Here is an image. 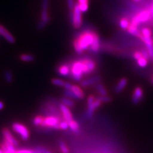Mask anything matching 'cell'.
Segmentation results:
<instances>
[{
	"mask_svg": "<svg viewBox=\"0 0 153 153\" xmlns=\"http://www.w3.org/2000/svg\"><path fill=\"white\" fill-rule=\"evenodd\" d=\"M94 32L85 31L75 40L82 51L87 50L91 45L94 40Z\"/></svg>",
	"mask_w": 153,
	"mask_h": 153,
	"instance_id": "cell-1",
	"label": "cell"
},
{
	"mask_svg": "<svg viewBox=\"0 0 153 153\" xmlns=\"http://www.w3.org/2000/svg\"><path fill=\"white\" fill-rule=\"evenodd\" d=\"M42 12H41V19L38 23L37 28L38 30H42L44 29L48 23L50 22L51 18L49 15V0H42Z\"/></svg>",
	"mask_w": 153,
	"mask_h": 153,
	"instance_id": "cell-2",
	"label": "cell"
},
{
	"mask_svg": "<svg viewBox=\"0 0 153 153\" xmlns=\"http://www.w3.org/2000/svg\"><path fill=\"white\" fill-rule=\"evenodd\" d=\"M84 65L82 60L76 61L71 66V76L75 81H80L84 75Z\"/></svg>",
	"mask_w": 153,
	"mask_h": 153,
	"instance_id": "cell-3",
	"label": "cell"
},
{
	"mask_svg": "<svg viewBox=\"0 0 153 153\" xmlns=\"http://www.w3.org/2000/svg\"><path fill=\"white\" fill-rule=\"evenodd\" d=\"M70 19L75 28H79L82 25V12L80 10L78 3L75 4L74 10L70 13Z\"/></svg>",
	"mask_w": 153,
	"mask_h": 153,
	"instance_id": "cell-4",
	"label": "cell"
},
{
	"mask_svg": "<svg viewBox=\"0 0 153 153\" xmlns=\"http://www.w3.org/2000/svg\"><path fill=\"white\" fill-rule=\"evenodd\" d=\"M60 119L54 116H50L44 117V121L41 124L42 127L54 129V130H60L59 123Z\"/></svg>",
	"mask_w": 153,
	"mask_h": 153,
	"instance_id": "cell-5",
	"label": "cell"
},
{
	"mask_svg": "<svg viewBox=\"0 0 153 153\" xmlns=\"http://www.w3.org/2000/svg\"><path fill=\"white\" fill-rule=\"evenodd\" d=\"M12 127L13 130L19 135L23 140H27L30 138V131L25 125L19 123H14Z\"/></svg>",
	"mask_w": 153,
	"mask_h": 153,
	"instance_id": "cell-6",
	"label": "cell"
},
{
	"mask_svg": "<svg viewBox=\"0 0 153 153\" xmlns=\"http://www.w3.org/2000/svg\"><path fill=\"white\" fill-rule=\"evenodd\" d=\"M151 12L148 10H143L138 13L137 16L134 17L132 19V22L131 25L137 26L139 25L140 23L147 22L151 17Z\"/></svg>",
	"mask_w": 153,
	"mask_h": 153,
	"instance_id": "cell-7",
	"label": "cell"
},
{
	"mask_svg": "<svg viewBox=\"0 0 153 153\" xmlns=\"http://www.w3.org/2000/svg\"><path fill=\"white\" fill-rule=\"evenodd\" d=\"M82 61L84 65V74H89L92 73L93 71L96 69L97 65L95 62L89 58H85L82 59Z\"/></svg>",
	"mask_w": 153,
	"mask_h": 153,
	"instance_id": "cell-8",
	"label": "cell"
},
{
	"mask_svg": "<svg viewBox=\"0 0 153 153\" xmlns=\"http://www.w3.org/2000/svg\"><path fill=\"white\" fill-rule=\"evenodd\" d=\"M0 35H1L10 44H13L16 42V38L8 31L7 28L1 25H0Z\"/></svg>",
	"mask_w": 153,
	"mask_h": 153,
	"instance_id": "cell-9",
	"label": "cell"
},
{
	"mask_svg": "<svg viewBox=\"0 0 153 153\" xmlns=\"http://www.w3.org/2000/svg\"><path fill=\"white\" fill-rule=\"evenodd\" d=\"M2 133L3 135V137L7 141L12 143V145H13L15 147L19 146V142L12 135V134L11 132L10 131L8 128H4L2 130Z\"/></svg>",
	"mask_w": 153,
	"mask_h": 153,
	"instance_id": "cell-10",
	"label": "cell"
},
{
	"mask_svg": "<svg viewBox=\"0 0 153 153\" xmlns=\"http://www.w3.org/2000/svg\"><path fill=\"white\" fill-rule=\"evenodd\" d=\"M59 107L60 111L62 113V115H63V117L64 120L66 121L67 122H68L71 120H72L73 119V116H72V114H71L69 108L65 105L63 103H61L59 105Z\"/></svg>",
	"mask_w": 153,
	"mask_h": 153,
	"instance_id": "cell-11",
	"label": "cell"
},
{
	"mask_svg": "<svg viewBox=\"0 0 153 153\" xmlns=\"http://www.w3.org/2000/svg\"><path fill=\"white\" fill-rule=\"evenodd\" d=\"M102 102L100 101L99 99L97 98V100H95V101L92 105H91L90 106L88 107V108L87 110V112H86V116H87V117L88 118L92 117L93 116L94 112L102 105Z\"/></svg>",
	"mask_w": 153,
	"mask_h": 153,
	"instance_id": "cell-12",
	"label": "cell"
},
{
	"mask_svg": "<svg viewBox=\"0 0 153 153\" xmlns=\"http://www.w3.org/2000/svg\"><path fill=\"white\" fill-rule=\"evenodd\" d=\"M143 96V90L140 87H137L135 90L132 97V102L133 104L138 105L139 103L140 100L142 99Z\"/></svg>",
	"mask_w": 153,
	"mask_h": 153,
	"instance_id": "cell-13",
	"label": "cell"
},
{
	"mask_svg": "<svg viewBox=\"0 0 153 153\" xmlns=\"http://www.w3.org/2000/svg\"><path fill=\"white\" fill-rule=\"evenodd\" d=\"M89 49L91 51L94 52H97L100 51V39L99 36L96 33H94V40L93 42V44L89 47Z\"/></svg>",
	"mask_w": 153,
	"mask_h": 153,
	"instance_id": "cell-14",
	"label": "cell"
},
{
	"mask_svg": "<svg viewBox=\"0 0 153 153\" xmlns=\"http://www.w3.org/2000/svg\"><path fill=\"white\" fill-rule=\"evenodd\" d=\"M57 71H58L59 74L62 76H68L71 72V67H70L68 65L66 64L62 65L57 69Z\"/></svg>",
	"mask_w": 153,
	"mask_h": 153,
	"instance_id": "cell-15",
	"label": "cell"
},
{
	"mask_svg": "<svg viewBox=\"0 0 153 153\" xmlns=\"http://www.w3.org/2000/svg\"><path fill=\"white\" fill-rule=\"evenodd\" d=\"M100 80V78L99 76H94V77L89 78L82 81L80 85L82 87H88L89 85L98 82Z\"/></svg>",
	"mask_w": 153,
	"mask_h": 153,
	"instance_id": "cell-16",
	"label": "cell"
},
{
	"mask_svg": "<svg viewBox=\"0 0 153 153\" xmlns=\"http://www.w3.org/2000/svg\"><path fill=\"white\" fill-rule=\"evenodd\" d=\"M128 84V80L126 78H123L119 81L118 84L116 85V88H115V92L116 93H121L122 91L125 88Z\"/></svg>",
	"mask_w": 153,
	"mask_h": 153,
	"instance_id": "cell-17",
	"label": "cell"
},
{
	"mask_svg": "<svg viewBox=\"0 0 153 153\" xmlns=\"http://www.w3.org/2000/svg\"><path fill=\"white\" fill-rule=\"evenodd\" d=\"M71 90L72 91L78 99L81 100V99H83L84 98L85 94L83 92V91L81 89V88L80 87H79L78 85H73L72 87H71Z\"/></svg>",
	"mask_w": 153,
	"mask_h": 153,
	"instance_id": "cell-18",
	"label": "cell"
},
{
	"mask_svg": "<svg viewBox=\"0 0 153 153\" xmlns=\"http://www.w3.org/2000/svg\"><path fill=\"white\" fill-rule=\"evenodd\" d=\"M20 59L22 62H26V63H31L33 62L35 59V56L30 54H24L20 56Z\"/></svg>",
	"mask_w": 153,
	"mask_h": 153,
	"instance_id": "cell-19",
	"label": "cell"
},
{
	"mask_svg": "<svg viewBox=\"0 0 153 153\" xmlns=\"http://www.w3.org/2000/svg\"><path fill=\"white\" fill-rule=\"evenodd\" d=\"M68 125L69 128H70V130L72 131L74 133H79V125L77 122H76L74 120H71L68 122Z\"/></svg>",
	"mask_w": 153,
	"mask_h": 153,
	"instance_id": "cell-20",
	"label": "cell"
},
{
	"mask_svg": "<svg viewBox=\"0 0 153 153\" xmlns=\"http://www.w3.org/2000/svg\"><path fill=\"white\" fill-rule=\"evenodd\" d=\"M4 77L6 82L8 84H12L13 81V75L10 70H6L4 73Z\"/></svg>",
	"mask_w": 153,
	"mask_h": 153,
	"instance_id": "cell-21",
	"label": "cell"
},
{
	"mask_svg": "<svg viewBox=\"0 0 153 153\" xmlns=\"http://www.w3.org/2000/svg\"><path fill=\"white\" fill-rule=\"evenodd\" d=\"M128 31L129 33H130V34H131L134 36H138L139 38L142 36V34H140L139 31H138L137 26H133L132 25H130V26H129V27L128 28Z\"/></svg>",
	"mask_w": 153,
	"mask_h": 153,
	"instance_id": "cell-22",
	"label": "cell"
},
{
	"mask_svg": "<svg viewBox=\"0 0 153 153\" xmlns=\"http://www.w3.org/2000/svg\"><path fill=\"white\" fill-rule=\"evenodd\" d=\"M130 22L127 18H123L119 22V26L123 30H128V28L130 26Z\"/></svg>",
	"mask_w": 153,
	"mask_h": 153,
	"instance_id": "cell-23",
	"label": "cell"
},
{
	"mask_svg": "<svg viewBox=\"0 0 153 153\" xmlns=\"http://www.w3.org/2000/svg\"><path fill=\"white\" fill-rule=\"evenodd\" d=\"M61 103L64 104L65 105H66V106H67L68 107H70V108H72L74 107L75 105V103L74 101H72V100L69 99V98H61Z\"/></svg>",
	"mask_w": 153,
	"mask_h": 153,
	"instance_id": "cell-24",
	"label": "cell"
},
{
	"mask_svg": "<svg viewBox=\"0 0 153 153\" xmlns=\"http://www.w3.org/2000/svg\"><path fill=\"white\" fill-rule=\"evenodd\" d=\"M59 147L61 150V151L62 152V153H69V149L68 146L66 145V143L63 140H59Z\"/></svg>",
	"mask_w": 153,
	"mask_h": 153,
	"instance_id": "cell-25",
	"label": "cell"
},
{
	"mask_svg": "<svg viewBox=\"0 0 153 153\" xmlns=\"http://www.w3.org/2000/svg\"><path fill=\"white\" fill-rule=\"evenodd\" d=\"M96 88H97L98 92L100 93V96H107V90L105 89L104 86L101 84H98L96 86Z\"/></svg>",
	"mask_w": 153,
	"mask_h": 153,
	"instance_id": "cell-26",
	"label": "cell"
},
{
	"mask_svg": "<svg viewBox=\"0 0 153 153\" xmlns=\"http://www.w3.org/2000/svg\"><path fill=\"white\" fill-rule=\"evenodd\" d=\"M44 117H42V116H37L33 119V124L36 126H41V124L43 123V121H44Z\"/></svg>",
	"mask_w": 153,
	"mask_h": 153,
	"instance_id": "cell-27",
	"label": "cell"
},
{
	"mask_svg": "<svg viewBox=\"0 0 153 153\" xmlns=\"http://www.w3.org/2000/svg\"><path fill=\"white\" fill-rule=\"evenodd\" d=\"M51 82L52 84L57 86H59V87H64L65 84V82L64 80L59 79H57V78L52 79Z\"/></svg>",
	"mask_w": 153,
	"mask_h": 153,
	"instance_id": "cell-28",
	"label": "cell"
},
{
	"mask_svg": "<svg viewBox=\"0 0 153 153\" xmlns=\"http://www.w3.org/2000/svg\"><path fill=\"white\" fill-rule=\"evenodd\" d=\"M64 94L65 97L69 98H72V99H78L77 97H76V95L74 93V92L71 90H66L64 92Z\"/></svg>",
	"mask_w": 153,
	"mask_h": 153,
	"instance_id": "cell-29",
	"label": "cell"
},
{
	"mask_svg": "<svg viewBox=\"0 0 153 153\" xmlns=\"http://www.w3.org/2000/svg\"><path fill=\"white\" fill-rule=\"evenodd\" d=\"M137 63L139 66L142 67V68H144V67H146L147 65V59L144 58L143 57H142L141 58L137 60Z\"/></svg>",
	"mask_w": 153,
	"mask_h": 153,
	"instance_id": "cell-30",
	"label": "cell"
},
{
	"mask_svg": "<svg viewBox=\"0 0 153 153\" xmlns=\"http://www.w3.org/2000/svg\"><path fill=\"white\" fill-rule=\"evenodd\" d=\"M142 35L146 38L151 37V31L149 28H143L142 30Z\"/></svg>",
	"mask_w": 153,
	"mask_h": 153,
	"instance_id": "cell-31",
	"label": "cell"
},
{
	"mask_svg": "<svg viewBox=\"0 0 153 153\" xmlns=\"http://www.w3.org/2000/svg\"><path fill=\"white\" fill-rule=\"evenodd\" d=\"M98 99H99L100 101H101L102 103H108L111 102L112 101V99L110 97H108V96H100V97H98Z\"/></svg>",
	"mask_w": 153,
	"mask_h": 153,
	"instance_id": "cell-32",
	"label": "cell"
},
{
	"mask_svg": "<svg viewBox=\"0 0 153 153\" xmlns=\"http://www.w3.org/2000/svg\"><path fill=\"white\" fill-rule=\"evenodd\" d=\"M59 127H60V130H66L69 128L68 125V123L65 120H63L62 121H60L59 123Z\"/></svg>",
	"mask_w": 153,
	"mask_h": 153,
	"instance_id": "cell-33",
	"label": "cell"
},
{
	"mask_svg": "<svg viewBox=\"0 0 153 153\" xmlns=\"http://www.w3.org/2000/svg\"><path fill=\"white\" fill-rule=\"evenodd\" d=\"M79 9L81 11V12H85L88 11V3H84V4H79Z\"/></svg>",
	"mask_w": 153,
	"mask_h": 153,
	"instance_id": "cell-34",
	"label": "cell"
},
{
	"mask_svg": "<svg viewBox=\"0 0 153 153\" xmlns=\"http://www.w3.org/2000/svg\"><path fill=\"white\" fill-rule=\"evenodd\" d=\"M67 3H68V7L70 10H73L74 7L75 5L74 0H67Z\"/></svg>",
	"mask_w": 153,
	"mask_h": 153,
	"instance_id": "cell-35",
	"label": "cell"
},
{
	"mask_svg": "<svg viewBox=\"0 0 153 153\" xmlns=\"http://www.w3.org/2000/svg\"><path fill=\"white\" fill-rule=\"evenodd\" d=\"M147 48L148 53H149V57H151V59L153 60V45L147 47Z\"/></svg>",
	"mask_w": 153,
	"mask_h": 153,
	"instance_id": "cell-36",
	"label": "cell"
},
{
	"mask_svg": "<svg viewBox=\"0 0 153 153\" xmlns=\"http://www.w3.org/2000/svg\"><path fill=\"white\" fill-rule=\"evenodd\" d=\"M94 101H95V98L94 97V96H91V95L89 96L88 98V107L90 106L91 105H92Z\"/></svg>",
	"mask_w": 153,
	"mask_h": 153,
	"instance_id": "cell-37",
	"label": "cell"
},
{
	"mask_svg": "<svg viewBox=\"0 0 153 153\" xmlns=\"http://www.w3.org/2000/svg\"><path fill=\"white\" fill-rule=\"evenodd\" d=\"M36 149L38 151H39L41 153H52L51 151H49V150H47V149H45V148H44V147H38L36 148Z\"/></svg>",
	"mask_w": 153,
	"mask_h": 153,
	"instance_id": "cell-38",
	"label": "cell"
},
{
	"mask_svg": "<svg viewBox=\"0 0 153 153\" xmlns=\"http://www.w3.org/2000/svg\"><path fill=\"white\" fill-rule=\"evenodd\" d=\"M133 57H134V58H135L137 61L138 59H139L143 56H142L141 52H135V53H134Z\"/></svg>",
	"mask_w": 153,
	"mask_h": 153,
	"instance_id": "cell-39",
	"label": "cell"
},
{
	"mask_svg": "<svg viewBox=\"0 0 153 153\" xmlns=\"http://www.w3.org/2000/svg\"><path fill=\"white\" fill-rule=\"evenodd\" d=\"M142 56L144 57V58L148 59H149V53H148V51H146V50H142Z\"/></svg>",
	"mask_w": 153,
	"mask_h": 153,
	"instance_id": "cell-40",
	"label": "cell"
},
{
	"mask_svg": "<svg viewBox=\"0 0 153 153\" xmlns=\"http://www.w3.org/2000/svg\"><path fill=\"white\" fill-rule=\"evenodd\" d=\"M15 153H34V150H19L16 151Z\"/></svg>",
	"mask_w": 153,
	"mask_h": 153,
	"instance_id": "cell-41",
	"label": "cell"
},
{
	"mask_svg": "<svg viewBox=\"0 0 153 153\" xmlns=\"http://www.w3.org/2000/svg\"><path fill=\"white\" fill-rule=\"evenodd\" d=\"M72 85H73V84H71V83L65 82L64 88H65L66 90H71V87H72Z\"/></svg>",
	"mask_w": 153,
	"mask_h": 153,
	"instance_id": "cell-42",
	"label": "cell"
},
{
	"mask_svg": "<svg viewBox=\"0 0 153 153\" xmlns=\"http://www.w3.org/2000/svg\"><path fill=\"white\" fill-rule=\"evenodd\" d=\"M79 4H84V3H88V0H78Z\"/></svg>",
	"mask_w": 153,
	"mask_h": 153,
	"instance_id": "cell-43",
	"label": "cell"
},
{
	"mask_svg": "<svg viewBox=\"0 0 153 153\" xmlns=\"http://www.w3.org/2000/svg\"><path fill=\"white\" fill-rule=\"evenodd\" d=\"M3 108H4V103H3V102L0 101V111L2 110Z\"/></svg>",
	"mask_w": 153,
	"mask_h": 153,
	"instance_id": "cell-44",
	"label": "cell"
},
{
	"mask_svg": "<svg viewBox=\"0 0 153 153\" xmlns=\"http://www.w3.org/2000/svg\"><path fill=\"white\" fill-rule=\"evenodd\" d=\"M150 12H151V15L153 16V4H152V7H151V8Z\"/></svg>",
	"mask_w": 153,
	"mask_h": 153,
	"instance_id": "cell-45",
	"label": "cell"
},
{
	"mask_svg": "<svg viewBox=\"0 0 153 153\" xmlns=\"http://www.w3.org/2000/svg\"><path fill=\"white\" fill-rule=\"evenodd\" d=\"M134 1H135V2H139V1H140L141 0H133Z\"/></svg>",
	"mask_w": 153,
	"mask_h": 153,
	"instance_id": "cell-46",
	"label": "cell"
},
{
	"mask_svg": "<svg viewBox=\"0 0 153 153\" xmlns=\"http://www.w3.org/2000/svg\"><path fill=\"white\" fill-rule=\"evenodd\" d=\"M0 153H3V152L2 150H0Z\"/></svg>",
	"mask_w": 153,
	"mask_h": 153,
	"instance_id": "cell-47",
	"label": "cell"
}]
</instances>
